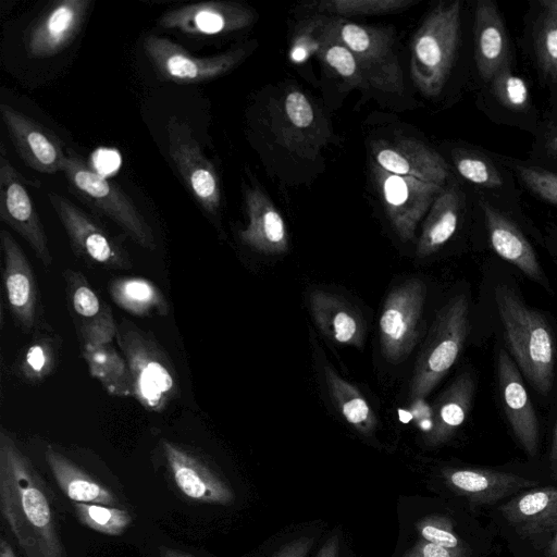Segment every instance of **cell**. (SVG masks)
<instances>
[{
  "label": "cell",
  "instance_id": "cell-49",
  "mask_svg": "<svg viewBox=\"0 0 557 557\" xmlns=\"http://www.w3.org/2000/svg\"><path fill=\"white\" fill-rule=\"evenodd\" d=\"M546 148L552 156L557 158V128L547 137Z\"/></svg>",
  "mask_w": 557,
  "mask_h": 557
},
{
  "label": "cell",
  "instance_id": "cell-35",
  "mask_svg": "<svg viewBox=\"0 0 557 557\" xmlns=\"http://www.w3.org/2000/svg\"><path fill=\"white\" fill-rule=\"evenodd\" d=\"M535 22L534 48L542 71L557 82V0H544Z\"/></svg>",
  "mask_w": 557,
  "mask_h": 557
},
{
  "label": "cell",
  "instance_id": "cell-30",
  "mask_svg": "<svg viewBox=\"0 0 557 557\" xmlns=\"http://www.w3.org/2000/svg\"><path fill=\"white\" fill-rule=\"evenodd\" d=\"M45 458L59 487L70 499L75 503L106 506L116 504L115 495L107 486L84 472L61 453L48 447Z\"/></svg>",
  "mask_w": 557,
  "mask_h": 557
},
{
  "label": "cell",
  "instance_id": "cell-42",
  "mask_svg": "<svg viewBox=\"0 0 557 557\" xmlns=\"http://www.w3.org/2000/svg\"><path fill=\"white\" fill-rule=\"evenodd\" d=\"M518 176L536 196L557 206V174L534 166L518 165Z\"/></svg>",
  "mask_w": 557,
  "mask_h": 557
},
{
  "label": "cell",
  "instance_id": "cell-12",
  "mask_svg": "<svg viewBox=\"0 0 557 557\" xmlns=\"http://www.w3.org/2000/svg\"><path fill=\"white\" fill-rule=\"evenodd\" d=\"M144 49L160 76L180 84L200 83L218 78L234 69L245 55L243 49L199 58L183 47L156 35L144 39Z\"/></svg>",
  "mask_w": 557,
  "mask_h": 557
},
{
  "label": "cell",
  "instance_id": "cell-20",
  "mask_svg": "<svg viewBox=\"0 0 557 557\" xmlns=\"http://www.w3.org/2000/svg\"><path fill=\"white\" fill-rule=\"evenodd\" d=\"M375 163L393 174L409 176L443 186L449 174L445 160L435 150L414 138L380 141L372 149Z\"/></svg>",
  "mask_w": 557,
  "mask_h": 557
},
{
  "label": "cell",
  "instance_id": "cell-45",
  "mask_svg": "<svg viewBox=\"0 0 557 557\" xmlns=\"http://www.w3.org/2000/svg\"><path fill=\"white\" fill-rule=\"evenodd\" d=\"M312 544V537H299L283 545L272 557H306Z\"/></svg>",
  "mask_w": 557,
  "mask_h": 557
},
{
  "label": "cell",
  "instance_id": "cell-47",
  "mask_svg": "<svg viewBox=\"0 0 557 557\" xmlns=\"http://www.w3.org/2000/svg\"><path fill=\"white\" fill-rule=\"evenodd\" d=\"M549 463L553 475L557 478V420L553 432V440L549 451Z\"/></svg>",
  "mask_w": 557,
  "mask_h": 557
},
{
  "label": "cell",
  "instance_id": "cell-18",
  "mask_svg": "<svg viewBox=\"0 0 557 557\" xmlns=\"http://www.w3.org/2000/svg\"><path fill=\"white\" fill-rule=\"evenodd\" d=\"M90 5V0H62L51 4L28 33V57L49 58L67 48L82 28Z\"/></svg>",
  "mask_w": 557,
  "mask_h": 557
},
{
  "label": "cell",
  "instance_id": "cell-29",
  "mask_svg": "<svg viewBox=\"0 0 557 557\" xmlns=\"http://www.w3.org/2000/svg\"><path fill=\"white\" fill-rule=\"evenodd\" d=\"M461 210V197L456 186L443 188L423 223L417 245V256L426 258L441 249L455 234Z\"/></svg>",
  "mask_w": 557,
  "mask_h": 557
},
{
  "label": "cell",
  "instance_id": "cell-9",
  "mask_svg": "<svg viewBox=\"0 0 557 557\" xmlns=\"http://www.w3.org/2000/svg\"><path fill=\"white\" fill-rule=\"evenodd\" d=\"M47 196L67 234L74 252L79 258L111 270H126L132 267L127 251L95 218L62 195L49 191Z\"/></svg>",
  "mask_w": 557,
  "mask_h": 557
},
{
  "label": "cell",
  "instance_id": "cell-6",
  "mask_svg": "<svg viewBox=\"0 0 557 557\" xmlns=\"http://www.w3.org/2000/svg\"><path fill=\"white\" fill-rule=\"evenodd\" d=\"M61 171L72 193L84 202L115 222L140 247L149 250L156 248L150 225L115 184L88 166L74 151L66 152Z\"/></svg>",
  "mask_w": 557,
  "mask_h": 557
},
{
  "label": "cell",
  "instance_id": "cell-36",
  "mask_svg": "<svg viewBox=\"0 0 557 557\" xmlns=\"http://www.w3.org/2000/svg\"><path fill=\"white\" fill-rule=\"evenodd\" d=\"M74 509L82 524L108 535H121L132 522L126 510L113 506L75 503Z\"/></svg>",
  "mask_w": 557,
  "mask_h": 557
},
{
  "label": "cell",
  "instance_id": "cell-8",
  "mask_svg": "<svg viewBox=\"0 0 557 557\" xmlns=\"http://www.w3.org/2000/svg\"><path fill=\"white\" fill-rule=\"evenodd\" d=\"M425 297L426 286L419 278L401 283L387 295L379 329L382 354L389 362H401L414 348Z\"/></svg>",
  "mask_w": 557,
  "mask_h": 557
},
{
  "label": "cell",
  "instance_id": "cell-13",
  "mask_svg": "<svg viewBox=\"0 0 557 557\" xmlns=\"http://www.w3.org/2000/svg\"><path fill=\"white\" fill-rule=\"evenodd\" d=\"M0 218L27 242L46 267L51 265L47 235L36 208L23 177L4 154L0 159Z\"/></svg>",
  "mask_w": 557,
  "mask_h": 557
},
{
  "label": "cell",
  "instance_id": "cell-34",
  "mask_svg": "<svg viewBox=\"0 0 557 557\" xmlns=\"http://www.w3.org/2000/svg\"><path fill=\"white\" fill-rule=\"evenodd\" d=\"M317 53L320 59L347 84L364 88L369 81L354 53L338 39L327 35L318 25Z\"/></svg>",
  "mask_w": 557,
  "mask_h": 557
},
{
  "label": "cell",
  "instance_id": "cell-27",
  "mask_svg": "<svg viewBox=\"0 0 557 557\" xmlns=\"http://www.w3.org/2000/svg\"><path fill=\"white\" fill-rule=\"evenodd\" d=\"M504 518L523 535L557 530V487L532 488L500 506Z\"/></svg>",
  "mask_w": 557,
  "mask_h": 557
},
{
  "label": "cell",
  "instance_id": "cell-21",
  "mask_svg": "<svg viewBox=\"0 0 557 557\" xmlns=\"http://www.w3.org/2000/svg\"><path fill=\"white\" fill-rule=\"evenodd\" d=\"M162 447L172 478L185 496L207 504L233 502L231 487L200 458L170 441H163Z\"/></svg>",
  "mask_w": 557,
  "mask_h": 557
},
{
  "label": "cell",
  "instance_id": "cell-5",
  "mask_svg": "<svg viewBox=\"0 0 557 557\" xmlns=\"http://www.w3.org/2000/svg\"><path fill=\"white\" fill-rule=\"evenodd\" d=\"M469 327V299L458 294L440 310L429 331L411 379V400L426 397L454 366Z\"/></svg>",
  "mask_w": 557,
  "mask_h": 557
},
{
  "label": "cell",
  "instance_id": "cell-46",
  "mask_svg": "<svg viewBox=\"0 0 557 557\" xmlns=\"http://www.w3.org/2000/svg\"><path fill=\"white\" fill-rule=\"evenodd\" d=\"M338 555V537L331 536L320 548L317 557H337Z\"/></svg>",
  "mask_w": 557,
  "mask_h": 557
},
{
  "label": "cell",
  "instance_id": "cell-15",
  "mask_svg": "<svg viewBox=\"0 0 557 557\" xmlns=\"http://www.w3.org/2000/svg\"><path fill=\"white\" fill-rule=\"evenodd\" d=\"M253 20V11L243 4L206 1L172 9L161 16L160 24L188 35L211 36L243 29Z\"/></svg>",
  "mask_w": 557,
  "mask_h": 557
},
{
  "label": "cell",
  "instance_id": "cell-1",
  "mask_svg": "<svg viewBox=\"0 0 557 557\" xmlns=\"http://www.w3.org/2000/svg\"><path fill=\"white\" fill-rule=\"evenodd\" d=\"M0 511L25 557H67L51 493L4 429L0 431Z\"/></svg>",
  "mask_w": 557,
  "mask_h": 557
},
{
  "label": "cell",
  "instance_id": "cell-22",
  "mask_svg": "<svg viewBox=\"0 0 557 557\" xmlns=\"http://www.w3.org/2000/svg\"><path fill=\"white\" fill-rule=\"evenodd\" d=\"M481 207L494 251L529 278L550 290L536 253L519 227L487 201L483 200Z\"/></svg>",
  "mask_w": 557,
  "mask_h": 557
},
{
  "label": "cell",
  "instance_id": "cell-26",
  "mask_svg": "<svg viewBox=\"0 0 557 557\" xmlns=\"http://www.w3.org/2000/svg\"><path fill=\"white\" fill-rule=\"evenodd\" d=\"M311 314L319 329L333 342L361 347L364 322L360 313L344 298L313 290L309 296Z\"/></svg>",
  "mask_w": 557,
  "mask_h": 557
},
{
  "label": "cell",
  "instance_id": "cell-23",
  "mask_svg": "<svg viewBox=\"0 0 557 557\" xmlns=\"http://www.w3.org/2000/svg\"><path fill=\"white\" fill-rule=\"evenodd\" d=\"M247 226L239 232L244 244L267 255H281L288 249L284 220L270 198L259 187L245 193Z\"/></svg>",
  "mask_w": 557,
  "mask_h": 557
},
{
  "label": "cell",
  "instance_id": "cell-43",
  "mask_svg": "<svg viewBox=\"0 0 557 557\" xmlns=\"http://www.w3.org/2000/svg\"><path fill=\"white\" fill-rule=\"evenodd\" d=\"M287 121L296 128H309L314 122V111L308 98L298 90L287 94L284 101Z\"/></svg>",
  "mask_w": 557,
  "mask_h": 557
},
{
  "label": "cell",
  "instance_id": "cell-19",
  "mask_svg": "<svg viewBox=\"0 0 557 557\" xmlns=\"http://www.w3.org/2000/svg\"><path fill=\"white\" fill-rule=\"evenodd\" d=\"M3 256V286L11 313L24 332L37 319L38 289L32 267L21 246L7 231L0 233Z\"/></svg>",
  "mask_w": 557,
  "mask_h": 557
},
{
  "label": "cell",
  "instance_id": "cell-51",
  "mask_svg": "<svg viewBox=\"0 0 557 557\" xmlns=\"http://www.w3.org/2000/svg\"><path fill=\"white\" fill-rule=\"evenodd\" d=\"M547 556L548 557H557V530L556 533L547 547Z\"/></svg>",
  "mask_w": 557,
  "mask_h": 557
},
{
  "label": "cell",
  "instance_id": "cell-48",
  "mask_svg": "<svg viewBox=\"0 0 557 557\" xmlns=\"http://www.w3.org/2000/svg\"><path fill=\"white\" fill-rule=\"evenodd\" d=\"M159 555L160 557H196L195 555L166 546H160Z\"/></svg>",
  "mask_w": 557,
  "mask_h": 557
},
{
  "label": "cell",
  "instance_id": "cell-33",
  "mask_svg": "<svg viewBox=\"0 0 557 557\" xmlns=\"http://www.w3.org/2000/svg\"><path fill=\"white\" fill-rule=\"evenodd\" d=\"M324 377L330 395L343 418L359 433L372 434L377 420L360 391L331 367H324Z\"/></svg>",
  "mask_w": 557,
  "mask_h": 557
},
{
  "label": "cell",
  "instance_id": "cell-7",
  "mask_svg": "<svg viewBox=\"0 0 557 557\" xmlns=\"http://www.w3.org/2000/svg\"><path fill=\"white\" fill-rule=\"evenodd\" d=\"M318 25L354 53L371 86L386 92H403V72L391 32L383 27L349 22L339 16L321 18Z\"/></svg>",
  "mask_w": 557,
  "mask_h": 557
},
{
  "label": "cell",
  "instance_id": "cell-17",
  "mask_svg": "<svg viewBox=\"0 0 557 557\" xmlns=\"http://www.w3.org/2000/svg\"><path fill=\"white\" fill-rule=\"evenodd\" d=\"M497 377L507 421L524 451L534 457L540 444L539 421L520 371L505 349L497 354Z\"/></svg>",
  "mask_w": 557,
  "mask_h": 557
},
{
  "label": "cell",
  "instance_id": "cell-14",
  "mask_svg": "<svg viewBox=\"0 0 557 557\" xmlns=\"http://www.w3.org/2000/svg\"><path fill=\"white\" fill-rule=\"evenodd\" d=\"M63 278L70 315L81 346L112 343L117 324L108 304L98 296L82 272L66 269Z\"/></svg>",
  "mask_w": 557,
  "mask_h": 557
},
{
  "label": "cell",
  "instance_id": "cell-32",
  "mask_svg": "<svg viewBox=\"0 0 557 557\" xmlns=\"http://www.w3.org/2000/svg\"><path fill=\"white\" fill-rule=\"evenodd\" d=\"M109 294L117 307L134 315L165 317L169 313V304L162 292L144 277H117L110 282Z\"/></svg>",
  "mask_w": 557,
  "mask_h": 557
},
{
  "label": "cell",
  "instance_id": "cell-38",
  "mask_svg": "<svg viewBox=\"0 0 557 557\" xmlns=\"http://www.w3.org/2000/svg\"><path fill=\"white\" fill-rule=\"evenodd\" d=\"M57 358V347L51 337L39 336L34 339L20 361V372L30 382L45 380L53 370Z\"/></svg>",
  "mask_w": 557,
  "mask_h": 557
},
{
  "label": "cell",
  "instance_id": "cell-4",
  "mask_svg": "<svg viewBox=\"0 0 557 557\" xmlns=\"http://www.w3.org/2000/svg\"><path fill=\"white\" fill-rule=\"evenodd\" d=\"M115 338L131 372L133 397L146 410H164L178 389L168 354L152 335L127 320L117 324Z\"/></svg>",
  "mask_w": 557,
  "mask_h": 557
},
{
  "label": "cell",
  "instance_id": "cell-37",
  "mask_svg": "<svg viewBox=\"0 0 557 557\" xmlns=\"http://www.w3.org/2000/svg\"><path fill=\"white\" fill-rule=\"evenodd\" d=\"M413 0H326L310 5L311 10L337 16L375 15L403 11L413 5Z\"/></svg>",
  "mask_w": 557,
  "mask_h": 557
},
{
  "label": "cell",
  "instance_id": "cell-50",
  "mask_svg": "<svg viewBox=\"0 0 557 557\" xmlns=\"http://www.w3.org/2000/svg\"><path fill=\"white\" fill-rule=\"evenodd\" d=\"M0 557H16L12 546L3 537L0 540Z\"/></svg>",
  "mask_w": 557,
  "mask_h": 557
},
{
  "label": "cell",
  "instance_id": "cell-39",
  "mask_svg": "<svg viewBox=\"0 0 557 557\" xmlns=\"http://www.w3.org/2000/svg\"><path fill=\"white\" fill-rule=\"evenodd\" d=\"M496 99L512 111L529 107L530 91L523 78L513 74L509 64L502 67L490 82Z\"/></svg>",
  "mask_w": 557,
  "mask_h": 557
},
{
  "label": "cell",
  "instance_id": "cell-11",
  "mask_svg": "<svg viewBox=\"0 0 557 557\" xmlns=\"http://www.w3.org/2000/svg\"><path fill=\"white\" fill-rule=\"evenodd\" d=\"M372 173L394 231L403 242L413 239L418 223L444 187L393 174L376 163L372 166Z\"/></svg>",
  "mask_w": 557,
  "mask_h": 557
},
{
  "label": "cell",
  "instance_id": "cell-10",
  "mask_svg": "<svg viewBox=\"0 0 557 557\" xmlns=\"http://www.w3.org/2000/svg\"><path fill=\"white\" fill-rule=\"evenodd\" d=\"M169 154L185 185L201 208L216 215L221 206L218 173L203 154L189 125L172 115L166 124Z\"/></svg>",
  "mask_w": 557,
  "mask_h": 557
},
{
  "label": "cell",
  "instance_id": "cell-28",
  "mask_svg": "<svg viewBox=\"0 0 557 557\" xmlns=\"http://www.w3.org/2000/svg\"><path fill=\"white\" fill-rule=\"evenodd\" d=\"M473 394V376L463 372L440 395L432 408V425L426 436L429 444H443L456 433L468 417Z\"/></svg>",
  "mask_w": 557,
  "mask_h": 557
},
{
  "label": "cell",
  "instance_id": "cell-31",
  "mask_svg": "<svg viewBox=\"0 0 557 557\" xmlns=\"http://www.w3.org/2000/svg\"><path fill=\"white\" fill-rule=\"evenodd\" d=\"M90 374L114 397H133L132 376L126 363L111 343L82 346Z\"/></svg>",
  "mask_w": 557,
  "mask_h": 557
},
{
  "label": "cell",
  "instance_id": "cell-44",
  "mask_svg": "<svg viewBox=\"0 0 557 557\" xmlns=\"http://www.w3.org/2000/svg\"><path fill=\"white\" fill-rule=\"evenodd\" d=\"M465 552L455 550L442 547L440 545L430 543L425 540H420L413 547H411L404 557H463Z\"/></svg>",
  "mask_w": 557,
  "mask_h": 557
},
{
  "label": "cell",
  "instance_id": "cell-25",
  "mask_svg": "<svg viewBox=\"0 0 557 557\" xmlns=\"http://www.w3.org/2000/svg\"><path fill=\"white\" fill-rule=\"evenodd\" d=\"M446 483L460 495L478 504H492L527 487L536 481L491 469H445Z\"/></svg>",
  "mask_w": 557,
  "mask_h": 557
},
{
  "label": "cell",
  "instance_id": "cell-41",
  "mask_svg": "<svg viewBox=\"0 0 557 557\" xmlns=\"http://www.w3.org/2000/svg\"><path fill=\"white\" fill-rule=\"evenodd\" d=\"M422 540L445 548L465 552L463 543L456 534L451 521L443 516H428L417 522Z\"/></svg>",
  "mask_w": 557,
  "mask_h": 557
},
{
  "label": "cell",
  "instance_id": "cell-2",
  "mask_svg": "<svg viewBox=\"0 0 557 557\" xmlns=\"http://www.w3.org/2000/svg\"><path fill=\"white\" fill-rule=\"evenodd\" d=\"M494 298L512 360L534 389L547 395L556 362V344L547 321L509 285L498 284Z\"/></svg>",
  "mask_w": 557,
  "mask_h": 557
},
{
  "label": "cell",
  "instance_id": "cell-40",
  "mask_svg": "<svg viewBox=\"0 0 557 557\" xmlns=\"http://www.w3.org/2000/svg\"><path fill=\"white\" fill-rule=\"evenodd\" d=\"M455 165L459 174L473 184L487 188L503 185V178L496 168L479 154L460 152L455 157Z\"/></svg>",
  "mask_w": 557,
  "mask_h": 557
},
{
  "label": "cell",
  "instance_id": "cell-24",
  "mask_svg": "<svg viewBox=\"0 0 557 557\" xmlns=\"http://www.w3.org/2000/svg\"><path fill=\"white\" fill-rule=\"evenodd\" d=\"M509 42L502 16L494 2L478 1L474 14V58L482 79L490 83L509 64Z\"/></svg>",
  "mask_w": 557,
  "mask_h": 557
},
{
  "label": "cell",
  "instance_id": "cell-3",
  "mask_svg": "<svg viewBox=\"0 0 557 557\" xmlns=\"http://www.w3.org/2000/svg\"><path fill=\"white\" fill-rule=\"evenodd\" d=\"M461 2H441L413 34L410 74L426 97L441 94L455 62L460 36Z\"/></svg>",
  "mask_w": 557,
  "mask_h": 557
},
{
  "label": "cell",
  "instance_id": "cell-16",
  "mask_svg": "<svg viewBox=\"0 0 557 557\" xmlns=\"http://www.w3.org/2000/svg\"><path fill=\"white\" fill-rule=\"evenodd\" d=\"M0 112L11 141L26 165L46 174L61 171L66 153L50 129L7 103H1Z\"/></svg>",
  "mask_w": 557,
  "mask_h": 557
}]
</instances>
